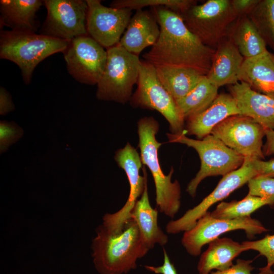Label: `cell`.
Returning a JSON list of instances; mask_svg holds the SVG:
<instances>
[{
    "mask_svg": "<svg viewBox=\"0 0 274 274\" xmlns=\"http://www.w3.org/2000/svg\"><path fill=\"white\" fill-rule=\"evenodd\" d=\"M160 27L156 42L143 57L154 65L194 68L209 73L215 50L204 45L186 26L181 15L164 7H152Z\"/></svg>",
    "mask_w": 274,
    "mask_h": 274,
    "instance_id": "cell-1",
    "label": "cell"
},
{
    "mask_svg": "<svg viewBox=\"0 0 274 274\" xmlns=\"http://www.w3.org/2000/svg\"><path fill=\"white\" fill-rule=\"evenodd\" d=\"M91 244L95 269L100 274H126L137 267V260L149 249L142 239L136 222L131 219L117 234L100 225Z\"/></svg>",
    "mask_w": 274,
    "mask_h": 274,
    "instance_id": "cell-2",
    "label": "cell"
},
{
    "mask_svg": "<svg viewBox=\"0 0 274 274\" xmlns=\"http://www.w3.org/2000/svg\"><path fill=\"white\" fill-rule=\"evenodd\" d=\"M159 127L158 122L153 117L141 118L138 122L139 147L142 164L149 168L154 181L157 207L173 219L180 208L181 187L177 180L172 182L173 167L165 175L160 165L158 151L161 143L156 139Z\"/></svg>",
    "mask_w": 274,
    "mask_h": 274,
    "instance_id": "cell-3",
    "label": "cell"
},
{
    "mask_svg": "<svg viewBox=\"0 0 274 274\" xmlns=\"http://www.w3.org/2000/svg\"><path fill=\"white\" fill-rule=\"evenodd\" d=\"M70 42L35 32L1 30L0 58L16 63L27 85L38 64L50 55L63 53Z\"/></svg>",
    "mask_w": 274,
    "mask_h": 274,
    "instance_id": "cell-4",
    "label": "cell"
},
{
    "mask_svg": "<svg viewBox=\"0 0 274 274\" xmlns=\"http://www.w3.org/2000/svg\"><path fill=\"white\" fill-rule=\"evenodd\" d=\"M167 135L169 142L183 144L191 147L199 156L200 169L186 188L187 192L192 197L195 196L199 184L206 178L224 176L238 169L244 162L245 158L242 155L211 134L201 140L188 138L184 132L180 134L167 133Z\"/></svg>",
    "mask_w": 274,
    "mask_h": 274,
    "instance_id": "cell-5",
    "label": "cell"
},
{
    "mask_svg": "<svg viewBox=\"0 0 274 274\" xmlns=\"http://www.w3.org/2000/svg\"><path fill=\"white\" fill-rule=\"evenodd\" d=\"M107 60L97 84L96 96L101 100L125 104L130 101L137 84L141 60L139 56L117 45L107 49Z\"/></svg>",
    "mask_w": 274,
    "mask_h": 274,
    "instance_id": "cell-6",
    "label": "cell"
},
{
    "mask_svg": "<svg viewBox=\"0 0 274 274\" xmlns=\"http://www.w3.org/2000/svg\"><path fill=\"white\" fill-rule=\"evenodd\" d=\"M179 14L189 30L215 50L237 18L229 0H209Z\"/></svg>",
    "mask_w": 274,
    "mask_h": 274,
    "instance_id": "cell-7",
    "label": "cell"
},
{
    "mask_svg": "<svg viewBox=\"0 0 274 274\" xmlns=\"http://www.w3.org/2000/svg\"><path fill=\"white\" fill-rule=\"evenodd\" d=\"M137 88L130 98L133 107L156 110L167 121L172 133L184 132V119L172 95L160 81L154 64L141 60Z\"/></svg>",
    "mask_w": 274,
    "mask_h": 274,
    "instance_id": "cell-8",
    "label": "cell"
},
{
    "mask_svg": "<svg viewBox=\"0 0 274 274\" xmlns=\"http://www.w3.org/2000/svg\"><path fill=\"white\" fill-rule=\"evenodd\" d=\"M114 158L118 166L125 172L130 185L129 196L124 206L114 213L105 214L102 218V226L110 233L117 234L121 233L132 219L131 212L144 192L147 174L144 167V176L140 175L143 165L141 157L129 143L116 152Z\"/></svg>",
    "mask_w": 274,
    "mask_h": 274,
    "instance_id": "cell-9",
    "label": "cell"
},
{
    "mask_svg": "<svg viewBox=\"0 0 274 274\" xmlns=\"http://www.w3.org/2000/svg\"><path fill=\"white\" fill-rule=\"evenodd\" d=\"M239 229L244 230L249 238L268 231L259 220L251 216L224 220L213 218L211 213L207 212L197 220L193 227L184 232L181 243L188 253L197 256L200 254L202 247L206 244L223 233Z\"/></svg>",
    "mask_w": 274,
    "mask_h": 274,
    "instance_id": "cell-10",
    "label": "cell"
},
{
    "mask_svg": "<svg viewBox=\"0 0 274 274\" xmlns=\"http://www.w3.org/2000/svg\"><path fill=\"white\" fill-rule=\"evenodd\" d=\"M211 134L245 158H265L262 142L265 129L248 116L236 115L228 117L217 125Z\"/></svg>",
    "mask_w": 274,
    "mask_h": 274,
    "instance_id": "cell-11",
    "label": "cell"
},
{
    "mask_svg": "<svg viewBox=\"0 0 274 274\" xmlns=\"http://www.w3.org/2000/svg\"><path fill=\"white\" fill-rule=\"evenodd\" d=\"M47 16L40 34L71 41L88 35V5L83 0H45Z\"/></svg>",
    "mask_w": 274,
    "mask_h": 274,
    "instance_id": "cell-12",
    "label": "cell"
},
{
    "mask_svg": "<svg viewBox=\"0 0 274 274\" xmlns=\"http://www.w3.org/2000/svg\"><path fill=\"white\" fill-rule=\"evenodd\" d=\"M104 48L88 35L71 40L63 53L69 74L81 83L97 85L107 60Z\"/></svg>",
    "mask_w": 274,
    "mask_h": 274,
    "instance_id": "cell-13",
    "label": "cell"
},
{
    "mask_svg": "<svg viewBox=\"0 0 274 274\" xmlns=\"http://www.w3.org/2000/svg\"><path fill=\"white\" fill-rule=\"evenodd\" d=\"M257 175L251 159L245 158L242 165L223 176L215 189L198 204L187 211L181 218L169 221L166 226V232L177 234L191 229L213 204L225 199Z\"/></svg>",
    "mask_w": 274,
    "mask_h": 274,
    "instance_id": "cell-14",
    "label": "cell"
},
{
    "mask_svg": "<svg viewBox=\"0 0 274 274\" xmlns=\"http://www.w3.org/2000/svg\"><path fill=\"white\" fill-rule=\"evenodd\" d=\"M86 1L88 35L107 49L118 45L131 18V10L108 7L99 0Z\"/></svg>",
    "mask_w": 274,
    "mask_h": 274,
    "instance_id": "cell-15",
    "label": "cell"
},
{
    "mask_svg": "<svg viewBox=\"0 0 274 274\" xmlns=\"http://www.w3.org/2000/svg\"><path fill=\"white\" fill-rule=\"evenodd\" d=\"M229 89L240 115L252 118L265 129L274 130V97L258 92L243 82L229 85Z\"/></svg>",
    "mask_w": 274,
    "mask_h": 274,
    "instance_id": "cell-16",
    "label": "cell"
},
{
    "mask_svg": "<svg viewBox=\"0 0 274 274\" xmlns=\"http://www.w3.org/2000/svg\"><path fill=\"white\" fill-rule=\"evenodd\" d=\"M160 33L159 25L151 11L137 10L118 45L139 56L144 49L155 44Z\"/></svg>",
    "mask_w": 274,
    "mask_h": 274,
    "instance_id": "cell-17",
    "label": "cell"
},
{
    "mask_svg": "<svg viewBox=\"0 0 274 274\" xmlns=\"http://www.w3.org/2000/svg\"><path fill=\"white\" fill-rule=\"evenodd\" d=\"M245 60L228 36L220 41L215 49L210 70L206 77L218 88L239 82L238 75Z\"/></svg>",
    "mask_w": 274,
    "mask_h": 274,
    "instance_id": "cell-18",
    "label": "cell"
},
{
    "mask_svg": "<svg viewBox=\"0 0 274 274\" xmlns=\"http://www.w3.org/2000/svg\"><path fill=\"white\" fill-rule=\"evenodd\" d=\"M236 115L240 113L234 97L230 93H221L208 108L187 119L185 134L201 140L210 134L219 123Z\"/></svg>",
    "mask_w": 274,
    "mask_h": 274,
    "instance_id": "cell-19",
    "label": "cell"
},
{
    "mask_svg": "<svg viewBox=\"0 0 274 274\" xmlns=\"http://www.w3.org/2000/svg\"><path fill=\"white\" fill-rule=\"evenodd\" d=\"M238 80L258 92L274 97V53L267 50L257 56L245 58Z\"/></svg>",
    "mask_w": 274,
    "mask_h": 274,
    "instance_id": "cell-20",
    "label": "cell"
},
{
    "mask_svg": "<svg viewBox=\"0 0 274 274\" xmlns=\"http://www.w3.org/2000/svg\"><path fill=\"white\" fill-rule=\"evenodd\" d=\"M44 3L41 0L0 1L1 28L36 32L39 27L37 13Z\"/></svg>",
    "mask_w": 274,
    "mask_h": 274,
    "instance_id": "cell-21",
    "label": "cell"
},
{
    "mask_svg": "<svg viewBox=\"0 0 274 274\" xmlns=\"http://www.w3.org/2000/svg\"><path fill=\"white\" fill-rule=\"evenodd\" d=\"M131 219L136 223L142 241L149 249L156 244L164 246L168 238L158 224V210L150 203L146 179L144 192L131 212Z\"/></svg>",
    "mask_w": 274,
    "mask_h": 274,
    "instance_id": "cell-22",
    "label": "cell"
},
{
    "mask_svg": "<svg viewBox=\"0 0 274 274\" xmlns=\"http://www.w3.org/2000/svg\"><path fill=\"white\" fill-rule=\"evenodd\" d=\"M246 251L242 244L231 238H217L209 243L197 264L199 274H207L214 269L225 270L233 265V260Z\"/></svg>",
    "mask_w": 274,
    "mask_h": 274,
    "instance_id": "cell-23",
    "label": "cell"
},
{
    "mask_svg": "<svg viewBox=\"0 0 274 274\" xmlns=\"http://www.w3.org/2000/svg\"><path fill=\"white\" fill-rule=\"evenodd\" d=\"M155 66L160 81L176 101L188 94L204 76L199 71L191 67Z\"/></svg>",
    "mask_w": 274,
    "mask_h": 274,
    "instance_id": "cell-24",
    "label": "cell"
},
{
    "mask_svg": "<svg viewBox=\"0 0 274 274\" xmlns=\"http://www.w3.org/2000/svg\"><path fill=\"white\" fill-rule=\"evenodd\" d=\"M227 36L245 58L266 51V44L247 15L238 17L230 26Z\"/></svg>",
    "mask_w": 274,
    "mask_h": 274,
    "instance_id": "cell-25",
    "label": "cell"
},
{
    "mask_svg": "<svg viewBox=\"0 0 274 274\" xmlns=\"http://www.w3.org/2000/svg\"><path fill=\"white\" fill-rule=\"evenodd\" d=\"M219 88L204 76L198 84L188 94L176 101L184 120L202 112L215 99Z\"/></svg>",
    "mask_w": 274,
    "mask_h": 274,
    "instance_id": "cell-26",
    "label": "cell"
},
{
    "mask_svg": "<svg viewBox=\"0 0 274 274\" xmlns=\"http://www.w3.org/2000/svg\"><path fill=\"white\" fill-rule=\"evenodd\" d=\"M265 205H267L266 200L248 194L239 201L221 202L211 213V215L220 219H237L250 217L252 213Z\"/></svg>",
    "mask_w": 274,
    "mask_h": 274,
    "instance_id": "cell-27",
    "label": "cell"
},
{
    "mask_svg": "<svg viewBox=\"0 0 274 274\" xmlns=\"http://www.w3.org/2000/svg\"><path fill=\"white\" fill-rule=\"evenodd\" d=\"M247 16L274 52V0H260Z\"/></svg>",
    "mask_w": 274,
    "mask_h": 274,
    "instance_id": "cell-28",
    "label": "cell"
},
{
    "mask_svg": "<svg viewBox=\"0 0 274 274\" xmlns=\"http://www.w3.org/2000/svg\"><path fill=\"white\" fill-rule=\"evenodd\" d=\"M194 0H115L110 6L115 8H128L131 10L142 9L146 7H164L181 14L197 4Z\"/></svg>",
    "mask_w": 274,
    "mask_h": 274,
    "instance_id": "cell-29",
    "label": "cell"
},
{
    "mask_svg": "<svg viewBox=\"0 0 274 274\" xmlns=\"http://www.w3.org/2000/svg\"><path fill=\"white\" fill-rule=\"evenodd\" d=\"M245 251L253 250L264 256L267 260L266 265L259 269L264 274H271V269L274 268V235H267L262 239L255 241H245L242 243Z\"/></svg>",
    "mask_w": 274,
    "mask_h": 274,
    "instance_id": "cell-30",
    "label": "cell"
},
{
    "mask_svg": "<svg viewBox=\"0 0 274 274\" xmlns=\"http://www.w3.org/2000/svg\"><path fill=\"white\" fill-rule=\"evenodd\" d=\"M248 194L266 200L267 205L274 208V178L257 176L247 183Z\"/></svg>",
    "mask_w": 274,
    "mask_h": 274,
    "instance_id": "cell-31",
    "label": "cell"
},
{
    "mask_svg": "<svg viewBox=\"0 0 274 274\" xmlns=\"http://www.w3.org/2000/svg\"><path fill=\"white\" fill-rule=\"evenodd\" d=\"M23 129L13 121L2 120L0 122V153L6 152L10 147L21 139Z\"/></svg>",
    "mask_w": 274,
    "mask_h": 274,
    "instance_id": "cell-32",
    "label": "cell"
},
{
    "mask_svg": "<svg viewBox=\"0 0 274 274\" xmlns=\"http://www.w3.org/2000/svg\"><path fill=\"white\" fill-rule=\"evenodd\" d=\"M252 262L251 260L238 259L236 260L235 264L225 270L222 271L217 270L207 274H253L252 271L254 267L252 265ZM256 274L264 273L260 271Z\"/></svg>",
    "mask_w": 274,
    "mask_h": 274,
    "instance_id": "cell-33",
    "label": "cell"
},
{
    "mask_svg": "<svg viewBox=\"0 0 274 274\" xmlns=\"http://www.w3.org/2000/svg\"><path fill=\"white\" fill-rule=\"evenodd\" d=\"M251 163L257 176L274 178V158L267 161L263 160H251Z\"/></svg>",
    "mask_w": 274,
    "mask_h": 274,
    "instance_id": "cell-34",
    "label": "cell"
},
{
    "mask_svg": "<svg viewBox=\"0 0 274 274\" xmlns=\"http://www.w3.org/2000/svg\"><path fill=\"white\" fill-rule=\"evenodd\" d=\"M163 251V263L162 265L158 266L145 265L144 267L148 270L156 274H178L164 248Z\"/></svg>",
    "mask_w": 274,
    "mask_h": 274,
    "instance_id": "cell-35",
    "label": "cell"
},
{
    "mask_svg": "<svg viewBox=\"0 0 274 274\" xmlns=\"http://www.w3.org/2000/svg\"><path fill=\"white\" fill-rule=\"evenodd\" d=\"M260 0H231L230 4L232 8L238 17L248 14L258 3Z\"/></svg>",
    "mask_w": 274,
    "mask_h": 274,
    "instance_id": "cell-36",
    "label": "cell"
},
{
    "mask_svg": "<svg viewBox=\"0 0 274 274\" xmlns=\"http://www.w3.org/2000/svg\"><path fill=\"white\" fill-rule=\"evenodd\" d=\"M15 109L12 97L3 87L0 88V114L5 115Z\"/></svg>",
    "mask_w": 274,
    "mask_h": 274,
    "instance_id": "cell-37",
    "label": "cell"
},
{
    "mask_svg": "<svg viewBox=\"0 0 274 274\" xmlns=\"http://www.w3.org/2000/svg\"><path fill=\"white\" fill-rule=\"evenodd\" d=\"M265 136L266 141L263 146L264 156L274 154V130L265 129Z\"/></svg>",
    "mask_w": 274,
    "mask_h": 274,
    "instance_id": "cell-38",
    "label": "cell"
},
{
    "mask_svg": "<svg viewBox=\"0 0 274 274\" xmlns=\"http://www.w3.org/2000/svg\"><path fill=\"white\" fill-rule=\"evenodd\" d=\"M271 274H274V272L272 273Z\"/></svg>",
    "mask_w": 274,
    "mask_h": 274,
    "instance_id": "cell-39",
    "label": "cell"
}]
</instances>
